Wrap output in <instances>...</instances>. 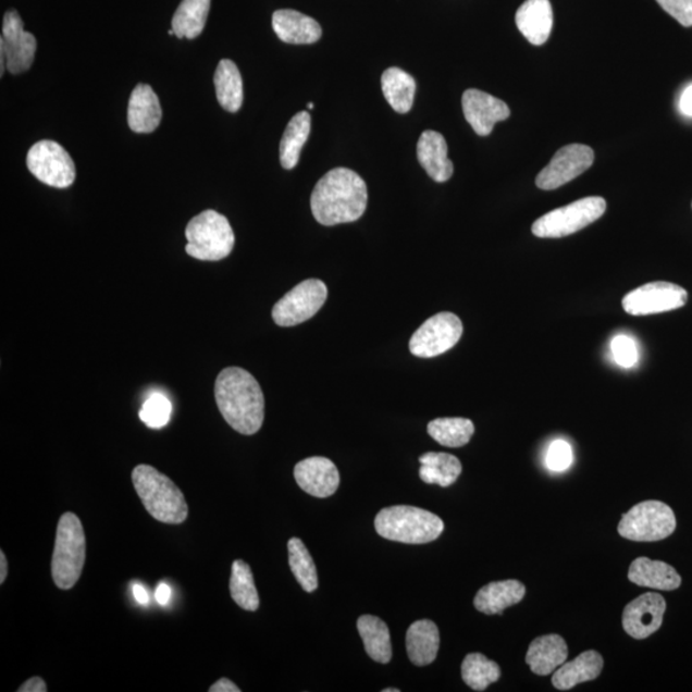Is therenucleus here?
<instances>
[{
	"label": "nucleus",
	"instance_id": "nucleus-1",
	"mask_svg": "<svg viewBox=\"0 0 692 692\" xmlns=\"http://www.w3.org/2000/svg\"><path fill=\"white\" fill-rule=\"evenodd\" d=\"M367 185L357 172L331 170L314 186L311 197L313 218L323 226L358 221L366 212Z\"/></svg>",
	"mask_w": 692,
	"mask_h": 692
},
{
	"label": "nucleus",
	"instance_id": "nucleus-2",
	"mask_svg": "<svg viewBox=\"0 0 692 692\" xmlns=\"http://www.w3.org/2000/svg\"><path fill=\"white\" fill-rule=\"evenodd\" d=\"M214 396L225 421L243 435H255L264 421V396L254 374L240 367L221 371Z\"/></svg>",
	"mask_w": 692,
	"mask_h": 692
},
{
	"label": "nucleus",
	"instance_id": "nucleus-3",
	"mask_svg": "<svg viewBox=\"0 0 692 692\" xmlns=\"http://www.w3.org/2000/svg\"><path fill=\"white\" fill-rule=\"evenodd\" d=\"M132 479L144 507L157 521L170 524L186 521L189 507L185 496L168 475L155 467L140 465L134 468Z\"/></svg>",
	"mask_w": 692,
	"mask_h": 692
},
{
	"label": "nucleus",
	"instance_id": "nucleus-4",
	"mask_svg": "<svg viewBox=\"0 0 692 692\" xmlns=\"http://www.w3.org/2000/svg\"><path fill=\"white\" fill-rule=\"evenodd\" d=\"M374 529L381 537L403 544L435 542L444 531L443 519L429 510L410 506H394L379 511Z\"/></svg>",
	"mask_w": 692,
	"mask_h": 692
},
{
	"label": "nucleus",
	"instance_id": "nucleus-5",
	"mask_svg": "<svg viewBox=\"0 0 692 692\" xmlns=\"http://www.w3.org/2000/svg\"><path fill=\"white\" fill-rule=\"evenodd\" d=\"M86 559V537L81 518L67 511L57 528L52 576L57 588L70 590L81 580Z\"/></svg>",
	"mask_w": 692,
	"mask_h": 692
},
{
	"label": "nucleus",
	"instance_id": "nucleus-6",
	"mask_svg": "<svg viewBox=\"0 0 692 692\" xmlns=\"http://www.w3.org/2000/svg\"><path fill=\"white\" fill-rule=\"evenodd\" d=\"M186 254L199 261L218 262L231 255L235 235L225 215L208 209L187 223Z\"/></svg>",
	"mask_w": 692,
	"mask_h": 692
},
{
	"label": "nucleus",
	"instance_id": "nucleus-7",
	"mask_svg": "<svg viewBox=\"0 0 692 692\" xmlns=\"http://www.w3.org/2000/svg\"><path fill=\"white\" fill-rule=\"evenodd\" d=\"M607 211V201L601 197H588L554 209L532 225V234L542 239H559L588 227Z\"/></svg>",
	"mask_w": 692,
	"mask_h": 692
},
{
	"label": "nucleus",
	"instance_id": "nucleus-8",
	"mask_svg": "<svg viewBox=\"0 0 692 692\" xmlns=\"http://www.w3.org/2000/svg\"><path fill=\"white\" fill-rule=\"evenodd\" d=\"M676 526L674 510L667 504L648 501L638 504L623 515L618 532L632 542L653 543L672 535Z\"/></svg>",
	"mask_w": 692,
	"mask_h": 692
},
{
	"label": "nucleus",
	"instance_id": "nucleus-9",
	"mask_svg": "<svg viewBox=\"0 0 692 692\" xmlns=\"http://www.w3.org/2000/svg\"><path fill=\"white\" fill-rule=\"evenodd\" d=\"M328 286L323 281H302L281 298L272 309V319L277 326L293 328L311 320L328 300Z\"/></svg>",
	"mask_w": 692,
	"mask_h": 692
},
{
	"label": "nucleus",
	"instance_id": "nucleus-10",
	"mask_svg": "<svg viewBox=\"0 0 692 692\" xmlns=\"http://www.w3.org/2000/svg\"><path fill=\"white\" fill-rule=\"evenodd\" d=\"M27 169L40 183L57 189L74 184L76 168L66 149L52 140H41L28 150Z\"/></svg>",
	"mask_w": 692,
	"mask_h": 692
},
{
	"label": "nucleus",
	"instance_id": "nucleus-11",
	"mask_svg": "<svg viewBox=\"0 0 692 692\" xmlns=\"http://www.w3.org/2000/svg\"><path fill=\"white\" fill-rule=\"evenodd\" d=\"M464 335V323L458 316L442 312L432 316L416 331L409 342V350L418 358L444 355L458 344Z\"/></svg>",
	"mask_w": 692,
	"mask_h": 692
},
{
	"label": "nucleus",
	"instance_id": "nucleus-12",
	"mask_svg": "<svg viewBox=\"0 0 692 692\" xmlns=\"http://www.w3.org/2000/svg\"><path fill=\"white\" fill-rule=\"evenodd\" d=\"M683 287L657 281L648 283L625 295L622 307L631 316H651L675 311L688 302Z\"/></svg>",
	"mask_w": 692,
	"mask_h": 692
},
{
	"label": "nucleus",
	"instance_id": "nucleus-13",
	"mask_svg": "<svg viewBox=\"0 0 692 692\" xmlns=\"http://www.w3.org/2000/svg\"><path fill=\"white\" fill-rule=\"evenodd\" d=\"M594 161V150L582 144L560 148L551 163L539 173L536 186L545 191L558 189L586 172Z\"/></svg>",
	"mask_w": 692,
	"mask_h": 692
},
{
	"label": "nucleus",
	"instance_id": "nucleus-14",
	"mask_svg": "<svg viewBox=\"0 0 692 692\" xmlns=\"http://www.w3.org/2000/svg\"><path fill=\"white\" fill-rule=\"evenodd\" d=\"M0 48L5 52L7 71L10 74L20 75L30 70L38 42L32 33L25 32L17 11L4 14Z\"/></svg>",
	"mask_w": 692,
	"mask_h": 692
},
{
	"label": "nucleus",
	"instance_id": "nucleus-15",
	"mask_svg": "<svg viewBox=\"0 0 692 692\" xmlns=\"http://www.w3.org/2000/svg\"><path fill=\"white\" fill-rule=\"evenodd\" d=\"M667 604L665 597L647 593L634 600L623 610V629L631 638L647 639L660 629Z\"/></svg>",
	"mask_w": 692,
	"mask_h": 692
},
{
	"label": "nucleus",
	"instance_id": "nucleus-16",
	"mask_svg": "<svg viewBox=\"0 0 692 692\" xmlns=\"http://www.w3.org/2000/svg\"><path fill=\"white\" fill-rule=\"evenodd\" d=\"M465 118L479 136L493 133L495 124L509 119L510 110L507 103L485 91L470 89L461 97Z\"/></svg>",
	"mask_w": 692,
	"mask_h": 692
},
{
	"label": "nucleus",
	"instance_id": "nucleus-17",
	"mask_svg": "<svg viewBox=\"0 0 692 692\" xmlns=\"http://www.w3.org/2000/svg\"><path fill=\"white\" fill-rule=\"evenodd\" d=\"M294 478L302 492L316 497H329L341 485V474L328 458L311 457L299 461L294 468Z\"/></svg>",
	"mask_w": 692,
	"mask_h": 692
},
{
	"label": "nucleus",
	"instance_id": "nucleus-18",
	"mask_svg": "<svg viewBox=\"0 0 692 692\" xmlns=\"http://www.w3.org/2000/svg\"><path fill=\"white\" fill-rule=\"evenodd\" d=\"M553 9L549 0H526L516 13L518 30L532 46H544L553 30Z\"/></svg>",
	"mask_w": 692,
	"mask_h": 692
},
{
	"label": "nucleus",
	"instance_id": "nucleus-19",
	"mask_svg": "<svg viewBox=\"0 0 692 692\" xmlns=\"http://www.w3.org/2000/svg\"><path fill=\"white\" fill-rule=\"evenodd\" d=\"M418 162L436 183H446L453 176L454 165L448 157V144L440 133L428 129L417 144Z\"/></svg>",
	"mask_w": 692,
	"mask_h": 692
},
{
	"label": "nucleus",
	"instance_id": "nucleus-20",
	"mask_svg": "<svg viewBox=\"0 0 692 692\" xmlns=\"http://www.w3.org/2000/svg\"><path fill=\"white\" fill-rule=\"evenodd\" d=\"M162 108L160 99L149 85L139 84L129 97L127 122L134 133L150 134L160 126Z\"/></svg>",
	"mask_w": 692,
	"mask_h": 692
},
{
	"label": "nucleus",
	"instance_id": "nucleus-21",
	"mask_svg": "<svg viewBox=\"0 0 692 692\" xmlns=\"http://www.w3.org/2000/svg\"><path fill=\"white\" fill-rule=\"evenodd\" d=\"M273 32L287 45H313L322 36V28L316 20L294 10H280L272 16Z\"/></svg>",
	"mask_w": 692,
	"mask_h": 692
},
{
	"label": "nucleus",
	"instance_id": "nucleus-22",
	"mask_svg": "<svg viewBox=\"0 0 692 692\" xmlns=\"http://www.w3.org/2000/svg\"><path fill=\"white\" fill-rule=\"evenodd\" d=\"M568 657V647L564 638L559 634H546L532 641L526 663L533 674L537 676L552 675Z\"/></svg>",
	"mask_w": 692,
	"mask_h": 692
},
{
	"label": "nucleus",
	"instance_id": "nucleus-23",
	"mask_svg": "<svg viewBox=\"0 0 692 692\" xmlns=\"http://www.w3.org/2000/svg\"><path fill=\"white\" fill-rule=\"evenodd\" d=\"M604 660L600 653L589 651L582 653L572 662L564 663L552 677L553 687L560 691H568L577 684L594 681L601 676Z\"/></svg>",
	"mask_w": 692,
	"mask_h": 692
},
{
	"label": "nucleus",
	"instance_id": "nucleus-24",
	"mask_svg": "<svg viewBox=\"0 0 692 692\" xmlns=\"http://www.w3.org/2000/svg\"><path fill=\"white\" fill-rule=\"evenodd\" d=\"M526 594L522 582L517 580L497 581L482 588L474 596V608L484 615H502L504 610L521 602Z\"/></svg>",
	"mask_w": 692,
	"mask_h": 692
},
{
	"label": "nucleus",
	"instance_id": "nucleus-25",
	"mask_svg": "<svg viewBox=\"0 0 692 692\" xmlns=\"http://www.w3.org/2000/svg\"><path fill=\"white\" fill-rule=\"evenodd\" d=\"M629 580L634 585L655 590L672 591L681 586V577L674 567L645 557L632 561Z\"/></svg>",
	"mask_w": 692,
	"mask_h": 692
},
{
	"label": "nucleus",
	"instance_id": "nucleus-26",
	"mask_svg": "<svg viewBox=\"0 0 692 692\" xmlns=\"http://www.w3.org/2000/svg\"><path fill=\"white\" fill-rule=\"evenodd\" d=\"M407 653L417 667L431 665L437 657L440 633L430 619H421L410 625L406 637Z\"/></svg>",
	"mask_w": 692,
	"mask_h": 692
},
{
	"label": "nucleus",
	"instance_id": "nucleus-27",
	"mask_svg": "<svg viewBox=\"0 0 692 692\" xmlns=\"http://www.w3.org/2000/svg\"><path fill=\"white\" fill-rule=\"evenodd\" d=\"M357 627L370 658L381 665H387L393 657L391 631L387 625L379 617L366 615L359 617Z\"/></svg>",
	"mask_w": 692,
	"mask_h": 692
},
{
	"label": "nucleus",
	"instance_id": "nucleus-28",
	"mask_svg": "<svg viewBox=\"0 0 692 692\" xmlns=\"http://www.w3.org/2000/svg\"><path fill=\"white\" fill-rule=\"evenodd\" d=\"M215 96L223 110L235 113L244 100L243 78L239 69L231 60H222L214 72Z\"/></svg>",
	"mask_w": 692,
	"mask_h": 692
},
{
	"label": "nucleus",
	"instance_id": "nucleus-29",
	"mask_svg": "<svg viewBox=\"0 0 692 692\" xmlns=\"http://www.w3.org/2000/svg\"><path fill=\"white\" fill-rule=\"evenodd\" d=\"M382 92L398 113H408L412 110L417 91V84L412 76L398 67H392L381 77Z\"/></svg>",
	"mask_w": 692,
	"mask_h": 692
},
{
	"label": "nucleus",
	"instance_id": "nucleus-30",
	"mask_svg": "<svg viewBox=\"0 0 692 692\" xmlns=\"http://www.w3.org/2000/svg\"><path fill=\"white\" fill-rule=\"evenodd\" d=\"M312 119L306 111L295 114L288 122L280 143V162L285 170L297 168L302 147L311 134Z\"/></svg>",
	"mask_w": 692,
	"mask_h": 692
},
{
	"label": "nucleus",
	"instance_id": "nucleus-31",
	"mask_svg": "<svg viewBox=\"0 0 692 692\" xmlns=\"http://www.w3.org/2000/svg\"><path fill=\"white\" fill-rule=\"evenodd\" d=\"M420 478L430 485L448 487L461 473L460 460L448 453L430 452L420 457Z\"/></svg>",
	"mask_w": 692,
	"mask_h": 692
},
{
	"label": "nucleus",
	"instance_id": "nucleus-32",
	"mask_svg": "<svg viewBox=\"0 0 692 692\" xmlns=\"http://www.w3.org/2000/svg\"><path fill=\"white\" fill-rule=\"evenodd\" d=\"M211 0H183L173 14L172 30L178 39H196L203 33Z\"/></svg>",
	"mask_w": 692,
	"mask_h": 692
},
{
	"label": "nucleus",
	"instance_id": "nucleus-33",
	"mask_svg": "<svg viewBox=\"0 0 692 692\" xmlns=\"http://www.w3.org/2000/svg\"><path fill=\"white\" fill-rule=\"evenodd\" d=\"M428 432L440 445L460 448L471 442L474 424L467 418H436L429 423Z\"/></svg>",
	"mask_w": 692,
	"mask_h": 692
},
{
	"label": "nucleus",
	"instance_id": "nucleus-34",
	"mask_svg": "<svg viewBox=\"0 0 692 692\" xmlns=\"http://www.w3.org/2000/svg\"><path fill=\"white\" fill-rule=\"evenodd\" d=\"M230 593L234 602L244 610L256 611L259 608V595L254 572L244 560L237 559L231 569Z\"/></svg>",
	"mask_w": 692,
	"mask_h": 692
},
{
	"label": "nucleus",
	"instance_id": "nucleus-35",
	"mask_svg": "<svg viewBox=\"0 0 692 692\" xmlns=\"http://www.w3.org/2000/svg\"><path fill=\"white\" fill-rule=\"evenodd\" d=\"M288 565L292 572L306 593H313L319 588V576L311 553L298 537L288 540Z\"/></svg>",
	"mask_w": 692,
	"mask_h": 692
},
{
	"label": "nucleus",
	"instance_id": "nucleus-36",
	"mask_svg": "<svg viewBox=\"0 0 692 692\" xmlns=\"http://www.w3.org/2000/svg\"><path fill=\"white\" fill-rule=\"evenodd\" d=\"M501 675L499 666L480 653L468 654L461 663V679L474 691H485Z\"/></svg>",
	"mask_w": 692,
	"mask_h": 692
},
{
	"label": "nucleus",
	"instance_id": "nucleus-37",
	"mask_svg": "<svg viewBox=\"0 0 692 692\" xmlns=\"http://www.w3.org/2000/svg\"><path fill=\"white\" fill-rule=\"evenodd\" d=\"M172 404L161 393L151 394L143 404L139 417L150 429H162L170 422Z\"/></svg>",
	"mask_w": 692,
	"mask_h": 692
},
{
	"label": "nucleus",
	"instance_id": "nucleus-38",
	"mask_svg": "<svg viewBox=\"0 0 692 692\" xmlns=\"http://www.w3.org/2000/svg\"><path fill=\"white\" fill-rule=\"evenodd\" d=\"M610 350L615 362L622 369H631L639 360L637 342L627 335H618L610 343Z\"/></svg>",
	"mask_w": 692,
	"mask_h": 692
},
{
	"label": "nucleus",
	"instance_id": "nucleus-39",
	"mask_svg": "<svg viewBox=\"0 0 692 692\" xmlns=\"http://www.w3.org/2000/svg\"><path fill=\"white\" fill-rule=\"evenodd\" d=\"M546 466L551 471L565 472L573 464V450L565 440H555L546 453Z\"/></svg>",
	"mask_w": 692,
	"mask_h": 692
},
{
	"label": "nucleus",
	"instance_id": "nucleus-40",
	"mask_svg": "<svg viewBox=\"0 0 692 692\" xmlns=\"http://www.w3.org/2000/svg\"><path fill=\"white\" fill-rule=\"evenodd\" d=\"M657 2L682 26H692V0H657Z\"/></svg>",
	"mask_w": 692,
	"mask_h": 692
},
{
	"label": "nucleus",
	"instance_id": "nucleus-41",
	"mask_svg": "<svg viewBox=\"0 0 692 692\" xmlns=\"http://www.w3.org/2000/svg\"><path fill=\"white\" fill-rule=\"evenodd\" d=\"M680 111L687 118H692V84L683 90L679 102Z\"/></svg>",
	"mask_w": 692,
	"mask_h": 692
},
{
	"label": "nucleus",
	"instance_id": "nucleus-42",
	"mask_svg": "<svg viewBox=\"0 0 692 692\" xmlns=\"http://www.w3.org/2000/svg\"><path fill=\"white\" fill-rule=\"evenodd\" d=\"M18 692H47V683L40 679V677H33V679L26 681L21 687Z\"/></svg>",
	"mask_w": 692,
	"mask_h": 692
},
{
	"label": "nucleus",
	"instance_id": "nucleus-43",
	"mask_svg": "<svg viewBox=\"0 0 692 692\" xmlns=\"http://www.w3.org/2000/svg\"><path fill=\"white\" fill-rule=\"evenodd\" d=\"M242 690L236 687L233 681L228 679H221L218 682L213 683L211 688H209V692H240Z\"/></svg>",
	"mask_w": 692,
	"mask_h": 692
},
{
	"label": "nucleus",
	"instance_id": "nucleus-44",
	"mask_svg": "<svg viewBox=\"0 0 692 692\" xmlns=\"http://www.w3.org/2000/svg\"><path fill=\"white\" fill-rule=\"evenodd\" d=\"M172 590L168 583H160L156 590V600L161 605H168L171 601Z\"/></svg>",
	"mask_w": 692,
	"mask_h": 692
},
{
	"label": "nucleus",
	"instance_id": "nucleus-45",
	"mask_svg": "<svg viewBox=\"0 0 692 692\" xmlns=\"http://www.w3.org/2000/svg\"><path fill=\"white\" fill-rule=\"evenodd\" d=\"M133 593L136 602L141 605H148L150 602L149 593L146 588L141 585V583H135L133 586Z\"/></svg>",
	"mask_w": 692,
	"mask_h": 692
},
{
	"label": "nucleus",
	"instance_id": "nucleus-46",
	"mask_svg": "<svg viewBox=\"0 0 692 692\" xmlns=\"http://www.w3.org/2000/svg\"><path fill=\"white\" fill-rule=\"evenodd\" d=\"M7 574H9V564H7L4 552L0 551V583H4Z\"/></svg>",
	"mask_w": 692,
	"mask_h": 692
},
{
	"label": "nucleus",
	"instance_id": "nucleus-47",
	"mask_svg": "<svg viewBox=\"0 0 692 692\" xmlns=\"http://www.w3.org/2000/svg\"><path fill=\"white\" fill-rule=\"evenodd\" d=\"M399 691H400L399 689H385V690H382V692H399Z\"/></svg>",
	"mask_w": 692,
	"mask_h": 692
},
{
	"label": "nucleus",
	"instance_id": "nucleus-48",
	"mask_svg": "<svg viewBox=\"0 0 692 692\" xmlns=\"http://www.w3.org/2000/svg\"><path fill=\"white\" fill-rule=\"evenodd\" d=\"M314 104L313 103H308V108L309 110H313Z\"/></svg>",
	"mask_w": 692,
	"mask_h": 692
}]
</instances>
